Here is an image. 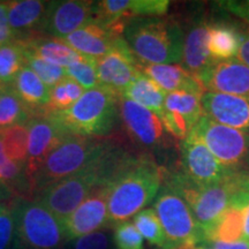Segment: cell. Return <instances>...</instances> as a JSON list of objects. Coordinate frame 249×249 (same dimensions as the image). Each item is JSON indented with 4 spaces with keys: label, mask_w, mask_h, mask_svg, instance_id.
<instances>
[{
    "label": "cell",
    "mask_w": 249,
    "mask_h": 249,
    "mask_svg": "<svg viewBox=\"0 0 249 249\" xmlns=\"http://www.w3.org/2000/svg\"><path fill=\"white\" fill-rule=\"evenodd\" d=\"M165 171L150 152L129 154L107 186L110 225L128 222L156 198Z\"/></svg>",
    "instance_id": "6da1fadb"
},
{
    "label": "cell",
    "mask_w": 249,
    "mask_h": 249,
    "mask_svg": "<svg viewBox=\"0 0 249 249\" xmlns=\"http://www.w3.org/2000/svg\"><path fill=\"white\" fill-rule=\"evenodd\" d=\"M113 142L108 139L67 134L29 179L31 196L95 165Z\"/></svg>",
    "instance_id": "7a4b0ae2"
},
{
    "label": "cell",
    "mask_w": 249,
    "mask_h": 249,
    "mask_svg": "<svg viewBox=\"0 0 249 249\" xmlns=\"http://www.w3.org/2000/svg\"><path fill=\"white\" fill-rule=\"evenodd\" d=\"M119 97L99 86L86 90L73 107L44 114L67 134L102 139L113 130L119 120Z\"/></svg>",
    "instance_id": "3957f363"
},
{
    "label": "cell",
    "mask_w": 249,
    "mask_h": 249,
    "mask_svg": "<svg viewBox=\"0 0 249 249\" xmlns=\"http://www.w3.org/2000/svg\"><path fill=\"white\" fill-rule=\"evenodd\" d=\"M124 39L140 64L174 65L181 61L183 33L173 18H139L127 24Z\"/></svg>",
    "instance_id": "277c9868"
},
{
    "label": "cell",
    "mask_w": 249,
    "mask_h": 249,
    "mask_svg": "<svg viewBox=\"0 0 249 249\" xmlns=\"http://www.w3.org/2000/svg\"><path fill=\"white\" fill-rule=\"evenodd\" d=\"M242 173L244 172L235 174L224 181L204 187L192 185L177 173L167 176L166 172L164 180L181 195L191 208L193 216L204 238L205 233L229 208L233 195L241 191L239 179Z\"/></svg>",
    "instance_id": "5b68a950"
},
{
    "label": "cell",
    "mask_w": 249,
    "mask_h": 249,
    "mask_svg": "<svg viewBox=\"0 0 249 249\" xmlns=\"http://www.w3.org/2000/svg\"><path fill=\"white\" fill-rule=\"evenodd\" d=\"M13 209L14 249H61L67 241L62 223L39 202L20 198Z\"/></svg>",
    "instance_id": "8992f818"
},
{
    "label": "cell",
    "mask_w": 249,
    "mask_h": 249,
    "mask_svg": "<svg viewBox=\"0 0 249 249\" xmlns=\"http://www.w3.org/2000/svg\"><path fill=\"white\" fill-rule=\"evenodd\" d=\"M166 238L165 249H192L204 242L191 208L173 187L163 181L154 208Z\"/></svg>",
    "instance_id": "52a82bcc"
},
{
    "label": "cell",
    "mask_w": 249,
    "mask_h": 249,
    "mask_svg": "<svg viewBox=\"0 0 249 249\" xmlns=\"http://www.w3.org/2000/svg\"><path fill=\"white\" fill-rule=\"evenodd\" d=\"M191 134L200 140L226 167L247 172L246 161L249 156V133L224 126L203 114Z\"/></svg>",
    "instance_id": "ba28073f"
},
{
    "label": "cell",
    "mask_w": 249,
    "mask_h": 249,
    "mask_svg": "<svg viewBox=\"0 0 249 249\" xmlns=\"http://www.w3.org/2000/svg\"><path fill=\"white\" fill-rule=\"evenodd\" d=\"M244 171L226 167L193 134L179 143V174L187 182L197 187L213 185Z\"/></svg>",
    "instance_id": "9c48e42d"
},
{
    "label": "cell",
    "mask_w": 249,
    "mask_h": 249,
    "mask_svg": "<svg viewBox=\"0 0 249 249\" xmlns=\"http://www.w3.org/2000/svg\"><path fill=\"white\" fill-rule=\"evenodd\" d=\"M102 185V180L91 166L82 172L48 187L37 194V202L64 223L71 213Z\"/></svg>",
    "instance_id": "30bf717a"
},
{
    "label": "cell",
    "mask_w": 249,
    "mask_h": 249,
    "mask_svg": "<svg viewBox=\"0 0 249 249\" xmlns=\"http://www.w3.org/2000/svg\"><path fill=\"white\" fill-rule=\"evenodd\" d=\"M119 119L130 141L144 150L169 148L171 139L160 117L138 103L119 97Z\"/></svg>",
    "instance_id": "8fae6325"
},
{
    "label": "cell",
    "mask_w": 249,
    "mask_h": 249,
    "mask_svg": "<svg viewBox=\"0 0 249 249\" xmlns=\"http://www.w3.org/2000/svg\"><path fill=\"white\" fill-rule=\"evenodd\" d=\"M169 0H103L95 2V20L124 34L130 21L160 18L169 11Z\"/></svg>",
    "instance_id": "7c38bea8"
},
{
    "label": "cell",
    "mask_w": 249,
    "mask_h": 249,
    "mask_svg": "<svg viewBox=\"0 0 249 249\" xmlns=\"http://www.w3.org/2000/svg\"><path fill=\"white\" fill-rule=\"evenodd\" d=\"M140 62L130 51L124 37L118 40L113 49L97 60L99 86L123 96L124 89L138 77Z\"/></svg>",
    "instance_id": "4fadbf2b"
},
{
    "label": "cell",
    "mask_w": 249,
    "mask_h": 249,
    "mask_svg": "<svg viewBox=\"0 0 249 249\" xmlns=\"http://www.w3.org/2000/svg\"><path fill=\"white\" fill-rule=\"evenodd\" d=\"M95 20V2L82 0L50 1L40 33L64 39Z\"/></svg>",
    "instance_id": "5bb4252c"
},
{
    "label": "cell",
    "mask_w": 249,
    "mask_h": 249,
    "mask_svg": "<svg viewBox=\"0 0 249 249\" xmlns=\"http://www.w3.org/2000/svg\"><path fill=\"white\" fill-rule=\"evenodd\" d=\"M67 241L108 227L107 187L95 189L62 223Z\"/></svg>",
    "instance_id": "9a60e30c"
},
{
    "label": "cell",
    "mask_w": 249,
    "mask_h": 249,
    "mask_svg": "<svg viewBox=\"0 0 249 249\" xmlns=\"http://www.w3.org/2000/svg\"><path fill=\"white\" fill-rule=\"evenodd\" d=\"M201 98L185 91L167 93L160 118L166 132L180 141L185 140L204 113Z\"/></svg>",
    "instance_id": "2e32d148"
},
{
    "label": "cell",
    "mask_w": 249,
    "mask_h": 249,
    "mask_svg": "<svg viewBox=\"0 0 249 249\" xmlns=\"http://www.w3.org/2000/svg\"><path fill=\"white\" fill-rule=\"evenodd\" d=\"M197 77L205 91L249 98V67L238 59L213 62Z\"/></svg>",
    "instance_id": "e0dca14e"
},
{
    "label": "cell",
    "mask_w": 249,
    "mask_h": 249,
    "mask_svg": "<svg viewBox=\"0 0 249 249\" xmlns=\"http://www.w3.org/2000/svg\"><path fill=\"white\" fill-rule=\"evenodd\" d=\"M66 135L67 133L45 116H37L28 123V158L24 166L28 185L29 179L39 169L50 152Z\"/></svg>",
    "instance_id": "ac0fdd59"
},
{
    "label": "cell",
    "mask_w": 249,
    "mask_h": 249,
    "mask_svg": "<svg viewBox=\"0 0 249 249\" xmlns=\"http://www.w3.org/2000/svg\"><path fill=\"white\" fill-rule=\"evenodd\" d=\"M201 103L205 116L216 123L249 133V98L205 91Z\"/></svg>",
    "instance_id": "d6986e66"
},
{
    "label": "cell",
    "mask_w": 249,
    "mask_h": 249,
    "mask_svg": "<svg viewBox=\"0 0 249 249\" xmlns=\"http://www.w3.org/2000/svg\"><path fill=\"white\" fill-rule=\"evenodd\" d=\"M124 34L96 21L65 37L64 42L81 54L101 59L116 46Z\"/></svg>",
    "instance_id": "ffe728a7"
},
{
    "label": "cell",
    "mask_w": 249,
    "mask_h": 249,
    "mask_svg": "<svg viewBox=\"0 0 249 249\" xmlns=\"http://www.w3.org/2000/svg\"><path fill=\"white\" fill-rule=\"evenodd\" d=\"M183 68L198 76L207 71L213 62L208 50V22L204 18H192L183 33L182 46Z\"/></svg>",
    "instance_id": "44dd1931"
},
{
    "label": "cell",
    "mask_w": 249,
    "mask_h": 249,
    "mask_svg": "<svg viewBox=\"0 0 249 249\" xmlns=\"http://www.w3.org/2000/svg\"><path fill=\"white\" fill-rule=\"evenodd\" d=\"M140 71L167 92L185 91L202 97L205 89L197 76L180 65L140 64Z\"/></svg>",
    "instance_id": "7402d4cb"
},
{
    "label": "cell",
    "mask_w": 249,
    "mask_h": 249,
    "mask_svg": "<svg viewBox=\"0 0 249 249\" xmlns=\"http://www.w3.org/2000/svg\"><path fill=\"white\" fill-rule=\"evenodd\" d=\"M49 2L40 0H17L7 1V15L15 40L40 33L45 20ZM42 34V33H40Z\"/></svg>",
    "instance_id": "603a6c76"
},
{
    "label": "cell",
    "mask_w": 249,
    "mask_h": 249,
    "mask_svg": "<svg viewBox=\"0 0 249 249\" xmlns=\"http://www.w3.org/2000/svg\"><path fill=\"white\" fill-rule=\"evenodd\" d=\"M17 42L22 46L26 54L64 68L68 67L81 57V53L71 49L62 39L46 36L40 33L34 34Z\"/></svg>",
    "instance_id": "cb8c5ba5"
},
{
    "label": "cell",
    "mask_w": 249,
    "mask_h": 249,
    "mask_svg": "<svg viewBox=\"0 0 249 249\" xmlns=\"http://www.w3.org/2000/svg\"><path fill=\"white\" fill-rule=\"evenodd\" d=\"M9 87L21 102L34 112L35 117L44 116L45 108L50 103L51 89L29 67L23 66Z\"/></svg>",
    "instance_id": "d4e9b609"
},
{
    "label": "cell",
    "mask_w": 249,
    "mask_h": 249,
    "mask_svg": "<svg viewBox=\"0 0 249 249\" xmlns=\"http://www.w3.org/2000/svg\"><path fill=\"white\" fill-rule=\"evenodd\" d=\"M242 31L229 22L208 23V50L214 61L231 60L238 54Z\"/></svg>",
    "instance_id": "484cf974"
},
{
    "label": "cell",
    "mask_w": 249,
    "mask_h": 249,
    "mask_svg": "<svg viewBox=\"0 0 249 249\" xmlns=\"http://www.w3.org/2000/svg\"><path fill=\"white\" fill-rule=\"evenodd\" d=\"M123 97L138 103L141 107L148 108L156 116H163L164 101L166 95L154 81L149 79L144 74H140L130 85L124 89Z\"/></svg>",
    "instance_id": "4316f807"
},
{
    "label": "cell",
    "mask_w": 249,
    "mask_h": 249,
    "mask_svg": "<svg viewBox=\"0 0 249 249\" xmlns=\"http://www.w3.org/2000/svg\"><path fill=\"white\" fill-rule=\"evenodd\" d=\"M244 235V211L230 205L205 233L204 242L231 244L242 240Z\"/></svg>",
    "instance_id": "83f0119b"
},
{
    "label": "cell",
    "mask_w": 249,
    "mask_h": 249,
    "mask_svg": "<svg viewBox=\"0 0 249 249\" xmlns=\"http://www.w3.org/2000/svg\"><path fill=\"white\" fill-rule=\"evenodd\" d=\"M35 118L34 112L26 107L9 86L0 91V130L18 124H26Z\"/></svg>",
    "instance_id": "f1b7e54d"
},
{
    "label": "cell",
    "mask_w": 249,
    "mask_h": 249,
    "mask_svg": "<svg viewBox=\"0 0 249 249\" xmlns=\"http://www.w3.org/2000/svg\"><path fill=\"white\" fill-rule=\"evenodd\" d=\"M85 92L86 89L83 87H81L76 81L66 76L53 88H51L50 103L45 108L44 114L49 112L68 110L82 97Z\"/></svg>",
    "instance_id": "f546056e"
},
{
    "label": "cell",
    "mask_w": 249,
    "mask_h": 249,
    "mask_svg": "<svg viewBox=\"0 0 249 249\" xmlns=\"http://www.w3.org/2000/svg\"><path fill=\"white\" fill-rule=\"evenodd\" d=\"M6 154L17 164L26 166L28 158V124L0 130Z\"/></svg>",
    "instance_id": "4dcf8cb0"
},
{
    "label": "cell",
    "mask_w": 249,
    "mask_h": 249,
    "mask_svg": "<svg viewBox=\"0 0 249 249\" xmlns=\"http://www.w3.org/2000/svg\"><path fill=\"white\" fill-rule=\"evenodd\" d=\"M23 66H26L24 51L17 40L0 48V82L2 85L11 86Z\"/></svg>",
    "instance_id": "1f68e13d"
},
{
    "label": "cell",
    "mask_w": 249,
    "mask_h": 249,
    "mask_svg": "<svg viewBox=\"0 0 249 249\" xmlns=\"http://www.w3.org/2000/svg\"><path fill=\"white\" fill-rule=\"evenodd\" d=\"M133 224L142 238L145 239L149 244L157 246L161 249L166 247V238H165L163 227L152 208L140 211L134 217Z\"/></svg>",
    "instance_id": "d6a6232c"
},
{
    "label": "cell",
    "mask_w": 249,
    "mask_h": 249,
    "mask_svg": "<svg viewBox=\"0 0 249 249\" xmlns=\"http://www.w3.org/2000/svg\"><path fill=\"white\" fill-rule=\"evenodd\" d=\"M97 60L92 57L81 54V57L65 68L66 75L76 81L86 90L99 87L97 77Z\"/></svg>",
    "instance_id": "836d02e7"
},
{
    "label": "cell",
    "mask_w": 249,
    "mask_h": 249,
    "mask_svg": "<svg viewBox=\"0 0 249 249\" xmlns=\"http://www.w3.org/2000/svg\"><path fill=\"white\" fill-rule=\"evenodd\" d=\"M24 57H26V66L29 67L50 89L53 88L67 76L66 70L64 67L42 60V59L31 57L26 53H24Z\"/></svg>",
    "instance_id": "e575fe53"
},
{
    "label": "cell",
    "mask_w": 249,
    "mask_h": 249,
    "mask_svg": "<svg viewBox=\"0 0 249 249\" xmlns=\"http://www.w3.org/2000/svg\"><path fill=\"white\" fill-rule=\"evenodd\" d=\"M113 242L117 249H144L142 235L130 222L120 223L116 225Z\"/></svg>",
    "instance_id": "d590c367"
},
{
    "label": "cell",
    "mask_w": 249,
    "mask_h": 249,
    "mask_svg": "<svg viewBox=\"0 0 249 249\" xmlns=\"http://www.w3.org/2000/svg\"><path fill=\"white\" fill-rule=\"evenodd\" d=\"M15 214L13 205L0 202V249H9L14 245Z\"/></svg>",
    "instance_id": "8d00e7d4"
},
{
    "label": "cell",
    "mask_w": 249,
    "mask_h": 249,
    "mask_svg": "<svg viewBox=\"0 0 249 249\" xmlns=\"http://www.w3.org/2000/svg\"><path fill=\"white\" fill-rule=\"evenodd\" d=\"M23 169L24 166L17 164L8 157L0 136V185L11 186L17 183Z\"/></svg>",
    "instance_id": "74e56055"
},
{
    "label": "cell",
    "mask_w": 249,
    "mask_h": 249,
    "mask_svg": "<svg viewBox=\"0 0 249 249\" xmlns=\"http://www.w3.org/2000/svg\"><path fill=\"white\" fill-rule=\"evenodd\" d=\"M111 235L105 231H97L73 240L71 249H110Z\"/></svg>",
    "instance_id": "f35d334b"
},
{
    "label": "cell",
    "mask_w": 249,
    "mask_h": 249,
    "mask_svg": "<svg viewBox=\"0 0 249 249\" xmlns=\"http://www.w3.org/2000/svg\"><path fill=\"white\" fill-rule=\"evenodd\" d=\"M216 4L220 8L235 17L242 18L249 24V0L239 1V0H227V1H217Z\"/></svg>",
    "instance_id": "ab89813d"
},
{
    "label": "cell",
    "mask_w": 249,
    "mask_h": 249,
    "mask_svg": "<svg viewBox=\"0 0 249 249\" xmlns=\"http://www.w3.org/2000/svg\"><path fill=\"white\" fill-rule=\"evenodd\" d=\"M13 42L15 37L8 22L7 6L6 2H0V48Z\"/></svg>",
    "instance_id": "60d3db41"
},
{
    "label": "cell",
    "mask_w": 249,
    "mask_h": 249,
    "mask_svg": "<svg viewBox=\"0 0 249 249\" xmlns=\"http://www.w3.org/2000/svg\"><path fill=\"white\" fill-rule=\"evenodd\" d=\"M236 57L238 60L249 67V29L242 31V42Z\"/></svg>",
    "instance_id": "b9f144b4"
},
{
    "label": "cell",
    "mask_w": 249,
    "mask_h": 249,
    "mask_svg": "<svg viewBox=\"0 0 249 249\" xmlns=\"http://www.w3.org/2000/svg\"><path fill=\"white\" fill-rule=\"evenodd\" d=\"M210 246L213 249H249V242L245 240L231 242V244H225V242H210Z\"/></svg>",
    "instance_id": "7bdbcfd3"
},
{
    "label": "cell",
    "mask_w": 249,
    "mask_h": 249,
    "mask_svg": "<svg viewBox=\"0 0 249 249\" xmlns=\"http://www.w3.org/2000/svg\"><path fill=\"white\" fill-rule=\"evenodd\" d=\"M242 211H244V235H242V240L249 242V202L245 205Z\"/></svg>",
    "instance_id": "ee69618b"
},
{
    "label": "cell",
    "mask_w": 249,
    "mask_h": 249,
    "mask_svg": "<svg viewBox=\"0 0 249 249\" xmlns=\"http://www.w3.org/2000/svg\"><path fill=\"white\" fill-rule=\"evenodd\" d=\"M239 186H240L241 191L249 193V173L244 172L241 174L240 179H239Z\"/></svg>",
    "instance_id": "f6af8a7d"
},
{
    "label": "cell",
    "mask_w": 249,
    "mask_h": 249,
    "mask_svg": "<svg viewBox=\"0 0 249 249\" xmlns=\"http://www.w3.org/2000/svg\"><path fill=\"white\" fill-rule=\"evenodd\" d=\"M193 249H213V248L211 247L210 244H208V242H202V244L196 245Z\"/></svg>",
    "instance_id": "bcb514c9"
},
{
    "label": "cell",
    "mask_w": 249,
    "mask_h": 249,
    "mask_svg": "<svg viewBox=\"0 0 249 249\" xmlns=\"http://www.w3.org/2000/svg\"><path fill=\"white\" fill-rule=\"evenodd\" d=\"M246 171H247V172L249 173V156L247 158V161H246Z\"/></svg>",
    "instance_id": "7dc6e473"
},
{
    "label": "cell",
    "mask_w": 249,
    "mask_h": 249,
    "mask_svg": "<svg viewBox=\"0 0 249 249\" xmlns=\"http://www.w3.org/2000/svg\"><path fill=\"white\" fill-rule=\"evenodd\" d=\"M5 87H6V86H4V85H2V83H1V82H0V91H1V90H2V89H4V88H5Z\"/></svg>",
    "instance_id": "c3c4849f"
},
{
    "label": "cell",
    "mask_w": 249,
    "mask_h": 249,
    "mask_svg": "<svg viewBox=\"0 0 249 249\" xmlns=\"http://www.w3.org/2000/svg\"><path fill=\"white\" fill-rule=\"evenodd\" d=\"M192 249H193V248H192Z\"/></svg>",
    "instance_id": "681fc988"
}]
</instances>
